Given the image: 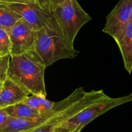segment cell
<instances>
[{
	"label": "cell",
	"instance_id": "cell-13",
	"mask_svg": "<svg viewBox=\"0 0 132 132\" xmlns=\"http://www.w3.org/2000/svg\"><path fill=\"white\" fill-rule=\"evenodd\" d=\"M10 55V42L7 30L0 27V56Z\"/></svg>",
	"mask_w": 132,
	"mask_h": 132
},
{
	"label": "cell",
	"instance_id": "cell-23",
	"mask_svg": "<svg viewBox=\"0 0 132 132\" xmlns=\"http://www.w3.org/2000/svg\"><path fill=\"white\" fill-rule=\"evenodd\" d=\"M1 82H0V85H1Z\"/></svg>",
	"mask_w": 132,
	"mask_h": 132
},
{
	"label": "cell",
	"instance_id": "cell-17",
	"mask_svg": "<svg viewBox=\"0 0 132 132\" xmlns=\"http://www.w3.org/2000/svg\"><path fill=\"white\" fill-rule=\"evenodd\" d=\"M7 114L6 113L5 111L4 110V109L0 108V125L6 120V118L8 117Z\"/></svg>",
	"mask_w": 132,
	"mask_h": 132
},
{
	"label": "cell",
	"instance_id": "cell-6",
	"mask_svg": "<svg viewBox=\"0 0 132 132\" xmlns=\"http://www.w3.org/2000/svg\"><path fill=\"white\" fill-rule=\"evenodd\" d=\"M7 31L10 42V56L32 51L36 38L34 29L19 19Z\"/></svg>",
	"mask_w": 132,
	"mask_h": 132
},
{
	"label": "cell",
	"instance_id": "cell-14",
	"mask_svg": "<svg viewBox=\"0 0 132 132\" xmlns=\"http://www.w3.org/2000/svg\"><path fill=\"white\" fill-rule=\"evenodd\" d=\"M10 55L0 56V82H3L8 76Z\"/></svg>",
	"mask_w": 132,
	"mask_h": 132
},
{
	"label": "cell",
	"instance_id": "cell-3",
	"mask_svg": "<svg viewBox=\"0 0 132 132\" xmlns=\"http://www.w3.org/2000/svg\"><path fill=\"white\" fill-rule=\"evenodd\" d=\"M52 14L68 45L74 48L77 33L91 20L92 17L81 7L77 0H64L53 9Z\"/></svg>",
	"mask_w": 132,
	"mask_h": 132
},
{
	"label": "cell",
	"instance_id": "cell-8",
	"mask_svg": "<svg viewBox=\"0 0 132 132\" xmlns=\"http://www.w3.org/2000/svg\"><path fill=\"white\" fill-rule=\"evenodd\" d=\"M30 94L27 91L7 76L0 85V108L22 102Z\"/></svg>",
	"mask_w": 132,
	"mask_h": 132
},
{
	"label": "cell",
	"instance_id": "cell-22",
	"mask_svg": "<svg viewBox=\"0 0 132 132\" xmlns=\"http://www.w3.org/2000/svg\"><path fill=\"white\" fill-rule=\"evenodd\" d=\"M36 1H37V0H36ZM37 3H38V2H37Z\"/></svg>",
	"mask_w": 132,
	"mask_h": 132
},
{
	"label": "cell",
	"instance_id": "cell-11",
	"mask_svg": "<svg viewBox=\"0 0 132 132\" xmlns=\"http://www.w3.org/2000/svg\"><path fill=\"white\" fill-rule=\"evenodd\" d=\"M3 109H4L6 113L9 116L32 120L44 119L41 117L37 111L32 109L23 102H20Z\"/></svg>",
	"mask_w": 132,
	"mask_h": 132
},
{
	"label": "cell",
	"instance_id": "cell-18",
	"mask_svg": "<svg viewBox=\"0 0 132 132\" xmlns=\"http://www.w3.org/2000/svg\"><path fill=\"white\" fill-rule=\"evenodd\" d=\"M37 2H38V4L41 6V7L50 12L47 0H37Z\"/></svg>",
	"mask_w": 132,
	"mask_h": 132
},
{
	"label": "cell",
	"instance_id": "cell-9",
	"mask_svg": "<svg viewBox=\"0 0 132 132\" xmlns=\"http://www.w3.org/2000/svg\"><path fill=\"white\" fill-rule=\"evenodd\" d=\"M121 51L126 71L131 74L132 71V19L124 29L113 38Z\"/></svg>",
	"mask_w": 132,
	"mask_h": 132
},
{
	"label": "cell",
	"instance_id": "cell-5",
	"mask_svg": "<svg viewBox=\"0 0 132 132\" xmlns=\"http://www.w3.org/2000/svg\"><path fill=\"white\" fill-rule=\"evenodd\" d=\"M6 5L19 16L21 20L36 31L43 27H48L61 33L60 29L54 21L52 13L37 3H15Z\"/></svg>",
	"mask_w": 132,
	"mask_h": 132
},
{
	"label": "cell",
	"instance_id": "cell-2",
	"mask_svg": "<svg viewBox=\"0 0 132 132\" xmlns=\"http://www.w3.org/2000/svg\"><path fill=\"white\" fill-rule=\"evenodd\" d=\"M30 52L46 68L60 60L76 58L78 54L75 48L68 45L60 32L48 27L36 31V41Z\"/></svg>",
	"mask_w": 132,
	"mask_h": 132
},
{
	"label": "cell",
	"instance_id": "cell-1",
	"mask_svg": "<svg viewBox=\"0 0 132 132\" xmlns=\"http://www.w3.org/2000/svg\"><path fill=\"white\" fill-rule=\"evenodd\" d=\"M43 63L32 52L10 56L8 77L30 94L46 97Z\"/></svg>",
	"mask_w": 132,
	"mask_h": 132
},
{
	"label": "cell",
	"instance_id": "cell-16",
	"mask_svg": "<svg viewBox=\"0 0 132 132\" xmlns=\"http://www.w3.org/2000/svg\"><path fill=\"white\" fill-rule=\"evenodd\" d=\"M72 131L73 130L67 128V127L63 126L59 124V125L55 128V129L53 131V132H72Z\"/></svg>",
	"mask_w": 132,
	"mask_h": 132
},
{
	"label": "cell",
	"instance_id": "cell-10",
	"mask_svg": "<svg viewBox=\"0 0 132 132\" xmlns=\"http://www.w3.org/2000/svg\"><path fill=\"white\" fill-rule=\"evenodd\" d=\"M48 119L32 120L9 116L0 125V132H26L42 124Z\"/></svg>",
	"mask_w": 132,
	"mask_h": 132
},
{
	"label": "cell",
	"instance_id": "cell-7",
	"mask_svg": "<svg viewBox=\"0 0 132 132\" xmlns=\"http://www.w3.org/2000/svg\"><path fill=\"white\" fill-rule=\"evenodd\" d=\"M132 19V0H120L106 17L103 31L115 38Z\"/></svg>",
	"mask_w": 132,
	"mask_h": 132
},
{
	"label": "cell",
	"instance_id": "cell-12",
	"mask_svg": "<svg viewBox=\"0 0 132 132\" xmlns=\"http://www.w3.org/2000/svg\"><path fill=\"white\" fill-rule=\"evenodd\" d=\"M19 19V16L12 11L6 4H0V27L8 31Z\"/></svg>",
	"mask_w": 132,
	"mask_h": 132
},
{
	"label": "cell",
	"instance_id": "cell-15",
	"mask_svg": "<svg viewBox=\"0 0 132 132\" xmlns=\"http://www.w3.org/2000/svg\"><path fill=\"white\" fill-rule=\"evenodd\" d=\"M15 3H37L36 0H0V4H10Z\"/></svg>",
	"mask_w": 132,
	"mask_h": 132
},
{
	"label": "cell",
	"instance_id": "cell-20",
	"mask_svg": "<svg viewBox=\"0 0 132 132\" xmlns=\"http://www.w3.org/2000/svg\"><path fill=\"white\" fill-rule=\"evenodd\" d=\"M82 129H83V128H81V127L78 126V127H77L76 128H75V129H73L72 132H81V130H82Z\"/></svg>",
	"mask_w": 132,
	"mask_h": 132
},
{
	"label": "cell",
	"instance_id": "cell-19",
	"mask_svg": "<svg viewBox=\"0 0 132 132\" xmlns=\"http://www.w3.org/2000/svg\"><path fill=\"white\" fill-rule=\"evenodd\" d=\"M64 0H52L51 3V13L52 11L53 10V9L56 6L59 5V4H61V3H63Z\"/></svg>",
	"mask_w": 132,
	"mask_h": 132
},
{
	"label": "cell",
	"instance_id": "cell-4",
	"mask_svg": "<svg viewBox=\"0 0 132 132\" xmlns=\"http://www.w3.org/2000/svg\"><path fill=\"white\" fill-rule=\"evenodd\" d=\"M131 100V94L117 98H112L107 96L103 99L90 104L70 119L62 122L60 125L67 127L72 130L78 126L84 128L100 115L114 107L130 102Z\"/></svg>",
	"mask_w": 132,
	"mask_h": 132
},
{
	"label": "cell",
	"instance_id": "cell-21",
	"mask_svg": "<svg viewBox=\"0 0 132 132\" xmlns=\"http://www.w3.org/2000/svg\"><path fill=\"white\" fill-rule=\"evenodd\" d=\"M48 3V6H49V9H50V12H51V3H52V0H47Z\"/></svg>",
	"mask_w": 132,
	"mask_h": 132
}]
</instances>
